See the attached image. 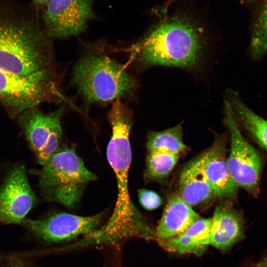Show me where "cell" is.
Here are the masks:
<instances>
[{"label": "cell", "mask_w": 267, "mask_h": 267, "mask_svg": "<svg viewBox=\"0 0 267 267\" xmlns=\"http://www.w3.org/2000/svg\"><path fill=\"white\" fill-rule=\"evenodd\" d=\"M37 201L24 166H15L8 173L0 188V222L22 223Z\"/></svg>", "instance_id": "cell-11"}, {"label": "cell", "mask_w": 267, "mask_h": 267, "mask_svg": "<svg viewBox=\"0 0 267 267\" xmlns=\"http://www.w3.org/2000/svg\"><path fill=\"white\" fill-rule=\"evenodd\" d=\"M178 194L190 206L206 202L214 197L211 184L198 158L183 168Z\"/></svg>", "instance_id": "cell-15"}, {"label": "cell", "mask_w": 267, "mask_h": 267, "mask_svg": "<svg viewBox=\"0 0 267 267\" xmlns=\"http://www.w3.org/2000/svg\"><path fill=\"white\" fill-rule=\"evenodd\" d=\"M180 155L163 152H148L146 161V176L150 179L166 177L171 172Z\"/></svg>", "instance_id": "cell-19"}, {"label": "cell", "mask_w": 267, "mask_h": 267, "mask_svg": "<svg viewBox=\"0 0 267 267\" xmlns=\"http://www.w3.org/2000/svg\"><path fill=\"white\" fill-rule=\"evenodd\" d=\"M223 105V121L230 134V151L227 158L230 173L238 187L244 189L253 197H257L260 191L263 158L243 136L227 99L224 100Z\"/></svg>", "instance_id": "cell-7"}, {"label": "cell", "mask_w": 267, "mask_h": 267, "mask_svg": "<svg viewBox=\"0 0 267 267\" xmlns=\"http://www.w3.org/2000/svg\"><path fill=\"white\" fill-rule=\"evenodd\" d=\"M226 98L239 126L256 143L267 150V120L247 106L234 90L228 89Z\"/></svg>", "instance_id": "cell-17"}, {"label": "cell", "mask_w": 267, "mask_h": 267, "mask_svg": "<svg viewBox=\"0 0 267 267\" xmlns=\"http://www.w3.org/2000/svg\"><path fill=\"white\" fill-rule=\"evenodd\" d=\"M104 215L103 213H100L84 217L59 213L41 220L24 219L22 223L44 241L58 242L91 233L100 225Z\"/></svg>", "instance_id": "cell-10"}, {"label": "cell", "mask_w": 267, "mask_h": 267, "mask_svg": "<svg viewBox=\"0 0 267 267\" xmlns=\"http://www.w3.org/2000/svg\"><path fill=\"white\" fill-rule=\"evenodd\" d=\"M50 0H31L32 4L40 11Z\"/></svg>", "instance_id": "cell-22"}, {"label": "cell", "mask_w": 267, "mask_h": 267, "mask_svg": "<svg viewBox=\"0 0 267 267\" xmlns=\"http://www.w3.org/2000/svg\"></svg>", "instance_id": "cell-23"}, {"label": "cell", "mask_w": 267, "mask_h": 267, "mask_svg": "<svg viewBox=\"0 0 267 267\" xmlns=\"http://www.w3.org/2000/svg\"><path fill=\"white\" fill-rule=\"evenodd\" d=\"M72 81L89 103L108 102L132 95L136 81L124 65L104 53L85 54L75 64Z\"/></svg>", "instance_id": "cell-4"}, {"label": "cell", "mask_w": 267, "mask_h": 267, "mask_svg": "<svg viewBox=\"0 0 267 267\" xmlns=\"http://www.w3.org/2000/svg\"><path fill=\"white\" fill-rule=\"evenodd\" d=\"M250 52L254 59H259L267 53V0L263 5L252 29Z\"/></svg>", "instance_id": "cell-20"}, {"label": "cell", "mask_w": 267, "mask_h": 267, "mask_svg": "<svg viewBox=\"0 0 267 267\" xmlns=\"http://www.w3.org/2000/svg\"><path fill=\"white\" fill-rule=\"evenodd\" d=\"M94 0H50L40 10L44 28L50 38L63 39L76 36L95 18Z\"/></svg>", "instance_id": "cell-9"}, {"label": "cell", "mask_w": 267, "mask_h": 267, "mask_svg": "<svg viewBox=\"0 0 267 267\" xmlns=\"http://www.w3.org/2000/svg\"><path fill=\"white\" fill-rule=\"evenodd\" d=\"M112 128L106 154L117 182V198L112 215L107 223L98 230L103 241L127 236L153 239L155 230L133 203L128 187L129 169L132 160L130 133L132 126L131 111L120 99L113 102L108 114Z\"/></svg>", "instance_id": "cell-2"}, {"label": "cell", "mask_w": 267, "mask_h": 267, "mask_svg": "<svg viewBox=\"0 0 267 267\" xmlns=\"http://www.w3.org/2000/svg\"><path fill=\"white\" fill-rule=\"evenodd\" d=\"M211 222V219L200 217L181 234L159 242L171 252L201 255L210 244Z\"/></svg>", "instance_id": "cell-16"}, {"label": "cell", "mask_w": 267, "mask_h": 267, "mask_svg": "<svg viewBox=\"0 0 267 267\" xmlns=\"http://www.w3.org/2000/svg\"><path fill=\"white\" fill-rule=\"evenodd\" d=\"M200 217L178 194L169 199L155 230L156 240H166L182 233Z\"/></svg>", "instance_id": "cell-14"}, {"label": "cell", "mask_w": 267, "mask_h": 267, "mask_svg": "<svg viewBox=\"0 0 267 267\" xmlns=\"http://www.w3.org/2000/svg\"></svg>", "instance_id": "cell-24"}, {"label": "cell", "mask_w": 267, "mask_h": 267, "mask_svg": "<svg viewBox=\"0 0 267 267\" xmlns=\"http://www.w3.org/2000/svg\"><path fill=\"white\" fill-rule=\"evenodd\" d=\"M31 2L0 0V68L22 77L57 76L49 42Z\"/></svg>", "instance_id": "cell-1"}, {"label": "cell", "mask_w": 267, "mask_h": 267, "mask_svg": "<svg viewBox=\"0 0 267 267\" xmlns=\"http://www.w3.org/2000/svg\"><path fill=\"white\" fill-rule=\"evenodd\" d=\"M33 172L38 176L46 199L69 208L78 203L87 183L97 178L74 149L68 147H59L42 169Z\"/></svg>", "instance_id": "cell-5"}, {"label": "cell", "mask_w": 267, "mask_h": 267, "mask_svg": "<svg viewBox=\"0 0 267 267\" xmlns=\"http://www.w3.org/2000/svg\"><path fill=\"white\" fill-rule=\"evenodd\" d=\"M198 158L211 184L214 197L234 199L238 187L231 177L227 164L225 137H217L210 148Z\"/></svg>", "instance_id": "cell-12"}, {"label": "cell", "mask_w": 267, "mask_h": 267, "mask_svg": "<svg viewBox=\"0 0 267 267\" xmlns=\"http://www.w3.org/2000/svg\"><path fill=\"white\" fill-rule=\"evenodd\" d=\"M58 81L56 76L22 77L0 68V103L14 118L43 103L59 101Z\"/></svg>", "instance_id": "cell-6"}, {"label": "cell", "mask_w": 267, "mask_h": 267, "mask_svg": "<svg viewBox=\"0 0 267 267\" xmlns=\"http://www.w3.org/2000/svg\"><path fill=\"white\" fill-rule=\"evenodd\" d=\"M181 124L159 132H150L147 135L148 152H163L179 154L186 148L182 139Z\"/></svg>", "instance_id": "cell-18"}, {"label": "cell", "mask_w": 267, "mask_h": 267, "mask_svg": "<svg viewBox=\"0 0 267 267\" xmlns=\"http://www.w3.org/2000/svg\"><path fill=\"white\" fill-rule=\"evenodd\" d=\"M216 206L210 226V244L225 251L245 237L244 221L240 212L233 207L230 199Z\"/></svg>", "instance_id": "cell-13"}, {"label": "cell", "mask_w": 267, "mask_h": 267, "mask_svg": "<svg viewBox=\"0 0 267 267\" xmlns=\"http://www.w3.org/2000/svg\"><path fill=\"white\" fill-rule=\"evenodd\" d=\"M205 34L201 25L187 16H167L132 45V57L142 68L165 66L197 70L206 57Z\"/></svg>", "instance_id": "cell-3"}, {"label": "cell", "mask_w": 267, "mask_h": 267, "mask_svg": "<svg viewBox=\"0 0 267 267\" xmlns=\"http://www.w3.org/2000/svg\"><path fill=\"white\" fill-rule=\"evenodd\" d=\"M63 108L44 113L38 107L18 116L19 125L37 160L44 165L60 147L62 137L61 119Z\"/></svg>", "instance_id": "cell-8"}, {"label": "cell", "mask_w": 267, "mask_h": 267, "mask_svg": "<svg viewBox=\"0 0 267 267\" xmlns=\"http://www.w3.org/2000/svg\"><path fill=\"white\" fill-rule=\"evenodd\" d=\"M138 199L142 206L148 210L158 208L162 204V199L156 192L142 189L138 192Z\"/></svg>", "instance_id": "cell-21"}]
</instances>
